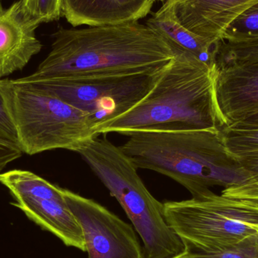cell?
Here are the masks:
<instances>
[{
    "instance_id": "cell-10",
    "label": "cell",
    "mask_w": 258,
    "mask_h": 258,
    "mask_svg": "<svg viewBox=\"0 0 258 258\" xmlns=\"http://www.w3.org/2000/svg\"><path fill=\"white\" fill-rule=\"evenodd\" d=\"M258 0H177L175 15L186 30L218 45L227 26Z\"/></svg>"
},
{
    "instance_id": "cell-16",
    "label": "cell",
    "mask_w": 258,
    "mask_h": 258,
    "mask_svg": "<svg viewBox=\"0 0 258 258\" xmlns=\"http://www.w3.org/2000/svg\"><path fill=\"white\" fill-rule=\"evenodd\" d=\"M233 156L243 169L246 180L236 186L225 188L221 194L258 203V150L236 153Z\"/></svg>"
},
{
    "instance_id": "cell-22",
    "label": "cell",
    "mask_w": 258,
    "mask_h": 258,
    "mask_svg": "<svg viewBox=\"0 0 258 258\" xmlns=\"http://www.w3.org/2000/svg\"><path fill=\"white\" fill-rule=\"evenodd\" d=\"M24 153L18 143L0 132V173L9 164L21 158Z\"/></svg>"
},
{
    "instance_id": "cell-11",
    "label": "cell",
    "mask_w": 258,
    "mask_h": 258,
    "mask_svg": "<svg viewBox=\"0 0 258 258\" xmlns=\"http://www.w3.org/2000/svg\"><path fill=\"white\" fill-rule=\"evenodd\" d=\"M37 27L21 12L20 1L9 9L0 5V80L24 69L41 51L35 35Z\"/></svg>"
},
{
    "instance_id": "cell-20",
    "label": "cell",
    "mask_w": 258,
    "mask_h": 258,
    "mask_svg": "<svg viewBox=\"0 0 258 258\" xmlns=\"http://www.w3.org/2000/svg\"><path fill=\"white\" fill-rule=\"evenodd\" d=\"M186 248L189 250V258H258V237L216 251H197Z\"/></svg>"
},
{
    "instance_id": "cell-26",
    "label": "cell",
    "mask_w": 258,
    "mask_h": 258,
    "mask_svg": "<svg viewBox=\"0 0 258 258\" xmlns=\"http://www.w3.org/2000/svg\"><path fill=\"white\" fill-rule=\"evenodd\" d=\"M153 1L155 2V3H165L166 0H153Z\"/></svg>"
},
{
    "instance_id": "cell-6",
    "label": "cell",
    "mask_w": 258,
    "mask_h": 258,
    "mask_svg": "<svg viewBox=\"0 0 258 258\" xmlns=\"http://www.w3.org/2000/svg\"><path fill=\"white\" fill-rule=\"evenodd\" d=\"M163 206L168 225L189 249H225L258 237L256 202L212 192Z\"/></svg>"
},
{
    "instance_id": "cell-7",
    "label": "cell",
    "mask_w": 258,
    "mask_h": 258,
    "mask_svg": "<svg viewBox=\"0 0 258 258\" xmlns=\"http://www.w3.org/2000/svg\"><path fill=\"white\" fill-rule=\"evenodd\" d=\"M164 68L128 75L39 81L20 80L89 113L97 128L101 124L125 114L141 102L153 89Z\"/></svg>"
},
{
    "instance_id": "cell-14",
    "label": "cell",
    "mask_w": 258,
    "mask_h": 258,
    "mask_svg": "<svg viewBox=\"0 0 258 258\" xmlns=\"http://www.w3.org/2000/svg\"><path fill=\"white\" fill-rule=\"evenodd\" d=\"M177 0H166L146 24L159 32L177 50L188 51L210 67L217 66L218 45H213L186 30L175 15Z\"/></svg>"
},
{
    "instance_id": "cell-12",
    "label": "cell",
    "mask_w": 258,
    "mask_h": 258,
    "mask_svg": "<svg viewBox=\"0 0 258 258\" xmlns=\"http://www.w3.org/2000/svg\"><path fill=\"white\" fill-rule=\"evenodd\" d=\"M12 205L41 228L57 236L67 246L86 251L83 230L65 200L63 188L46 197L18 199Z\"/></svg>"
},
{
    "instance_id": "cell-1",
    "label": "cell",
    "mask_w": 258,
    "mask_h": 258,
    "mask_svg": "<svg viewBox=\"0 0 258 258\" xmlns=\"http://www.w3.org/2000/svg\"><path fill=\"white\" fill-rule=\"evenodd\" d=\"M51 50L25 81L128 75L163 68L178 50L147 24L61 28Z\"/></svg>"
},
{
    "instance_id": "cell-2",
    "label": "cell",
    "mask_w": 258,
    "mask_h": 258,
    "mask_svg": "<svg viewBox=\"0 0 258 258\" xmlns=\"http://www.w3.org/2000/svg\"><path fill=\"white\" fill-rule=\"evenodd\" d=\"M216 74L217 66L179 50L150 93L125 114L99 125L97 135L222 128L227 124L217 103Z\"/></svg>"
},
{
    "instance_id": "cell-24",
    "label": "cell",
    "mask_w": 258,
    "mask_h": 258,
    "mask_svg": "<svg viewBox=\"0 0 258 258\" xmlns=\"http://www.w3.org/2000/svg\"><path fill=\"white\" fill-rule=\"evenodd\" d=\"M236 122L250 124V125H258V110L253 112V113H249V114L245 116V117L242 118L239 122Z\"/></svg>"
},
{
    "instance_id": "cell-18",
    "label": "cell",
    "mask_w": 258,
    "mask_h": 258,
    "mask_svg": "<svg viewBox=\"0 0 258 258\" xmlns=\"http://www.w3.org/2000/svg\"><path fill=\"white\" fill-rule=\"evenodd\" d=\"M226 147L234 155L258 150V125L236 123L221 128Z\"/></svg>"
},
{
    "instance_id": "cell-25",
    "label": "cell",
    "mask_w": 258,
    "mask_h": 258,
    "mask_svg": "<svg viewBox=\"0 0 258 258\" xmlns=\"http://www.w3.org/2000/svg\"><path fill=\"white\" fill-rule=\"evenodd\" d=\"M170 258H189V250L186 248L183 252L180 253V254H177V255L173 256V257Z\"/></svg>"
},
{
    "instance_id": "cell-5",
    "label": "cell",
    "mask_w": 258,
    "mask_h": 258,
    "mask_svg": "<svg viewBox=\"0 0 258 258\" xmlns=\"http://www.w3.org/2000/svg\"><path fill=\"white\" fill-rule=\"evenodd\" d=\"M0 94L25 154L57 149L76 152L98 136L89 113L20 79L0 80Z\"/></svg>"
},
{
    "instance_id": "cell-8",
    "label": "cell",
    "mask_w": 258,
    "mask_h": 258,
    "mask_svg": "<svg viewBox=\"0 0 258 258\" xmlns=\"http://www.w3.org/2000/svg\"><path fill=\"white\" fill-rule=\"evenodd\" d=\"M63 194L83 230L89 258H144L132 226L94 200L69 189Z\"/></svg>"
},
{
    "instance_id": "cell-13",
    "label": "cell",
    "mask_w": 258,
    "mask_h": 258,
    "mask_svg": "<svg viewBox=\"0 0 258 258\" xmlns=\"http://www.w3.org/2000/svg\"><path fill=\"white\" fill-rule=\"evenodd\" d=\"M153 0H63L62 14L73 27L137 22L151 12Z\"/></svg>"
},
{
    "instance_id": "cell-9",
    "label": "cell",
    "mask_w": 258,
    "mask_h": 258,
    "mask_svg": "<svg viewBox=\"0 0 258 258\" xmlns=\"http://www.w3.org/2000/svg\"><path fill=\"white\" fill-rule=\"evenodd\" d=\"M215 95L227 125L258 110V59L217 63Z\"/></svg>"
},
{
    "instance_id": "cell-21",
    "label": "cell",
    "mask_w": 258,
    "mask_h": 258,
    "mask_svg": "<svg viewBox=\"0 0 258 258\" xmlns=\"http://www.w3.org/2000/svg\"><path fill=\"white\" fill-rule=\"evenodd\" d=\"M244 59H258V41L236 43L224 41L220 42L217 54L218 63Z\"/></svg>"
},
{
    "instance_id": "cell-17",
    "label": "cell",
    "mask_w": 258,
    "mask_h": 258,
    "mask_svg": "<svg viewBox=\"0 0 258 258\" xmlns=\"http://www.w3.org/2000/svg\"><path fill=\"white\" fill-rule=\"evenodd\" d=\"M221 41L234 43L258 41V1L227 26Z\"/></svg>"
},
{
    "instance_id": "cell-19",
    "label": "cell",
    "mask_w": 258,
    "mask_h": 258,
    "mask_svg": "<svg viewBox=\"0 0 258 258\" xmlns=\"http://www.w3.org/2000/svg\"><path fill=\"white\" fill-rule=\"evenodd\" d=\"M21 9L26 18L39 26L60 18L63 0H21Z\"/></svg>"
},
{
    "instance_id": "cell-4",
    "label": "cell",
    "mask_w": 258,
    "mask_h": 258,
    "mask_svg": "<svg viewBox=\"0 0 258 258\" xmlns=\"http://www.w3.org/2000/svg\"><path fill=\"white\" fill-rule=\"evenodd\" d=\"M76 153L89 164L126 213L144 246V258H170L184 251V244L165 219L164 206L146 187L120 147L98 136Z\"/></svg>"
},
{
    "instance_id": "cell-3",
    "label": "cell",
    "mask_w": 258,
    "mask_h": 258,
    "mask_svg": "<svg viewBox=\"0 0 258 258\" xmlns=\"http://www.w3.org/2000/svg\"><path fill=\"white\" fill-rule=\"evenodd\" d=\"M120 147L137 169L152 170L200 197L243 183L246 175L226 147L221 128L134 132Z\"/></svg>"
},
{
    "instance_id": "cell-15",
    "label": "cell",
    "mask_w": 258,
    "mask_h": 258,
    "mask_svg": "<svg viewBox=\"0 0 258 258\" xmlns=\"http://www.w3.org/2000/svg\"><path fill=\"white\" fill-rule=\"evenodd\" d=\"M0 183L9 189L15 200L26 197H42L55 194L60 187L40 176L24 170L0 173Z\"/></svg>"
},
{
    "instance_id": "cell-23",
    "label": "cell",
    "mask_w": 258,
    "mask_h": 258,
    "mask_svg": "<svg viewBox=\"0 0 258 258\" xmlns=\"http://www.w3.org/2000/svg\"><path fill=\"white\" fill-rule=\"evenodd\" d=\"M0 132L18 143L15 125L12 122L1 94H0Z\"/></svg>"
}]
</instances>
